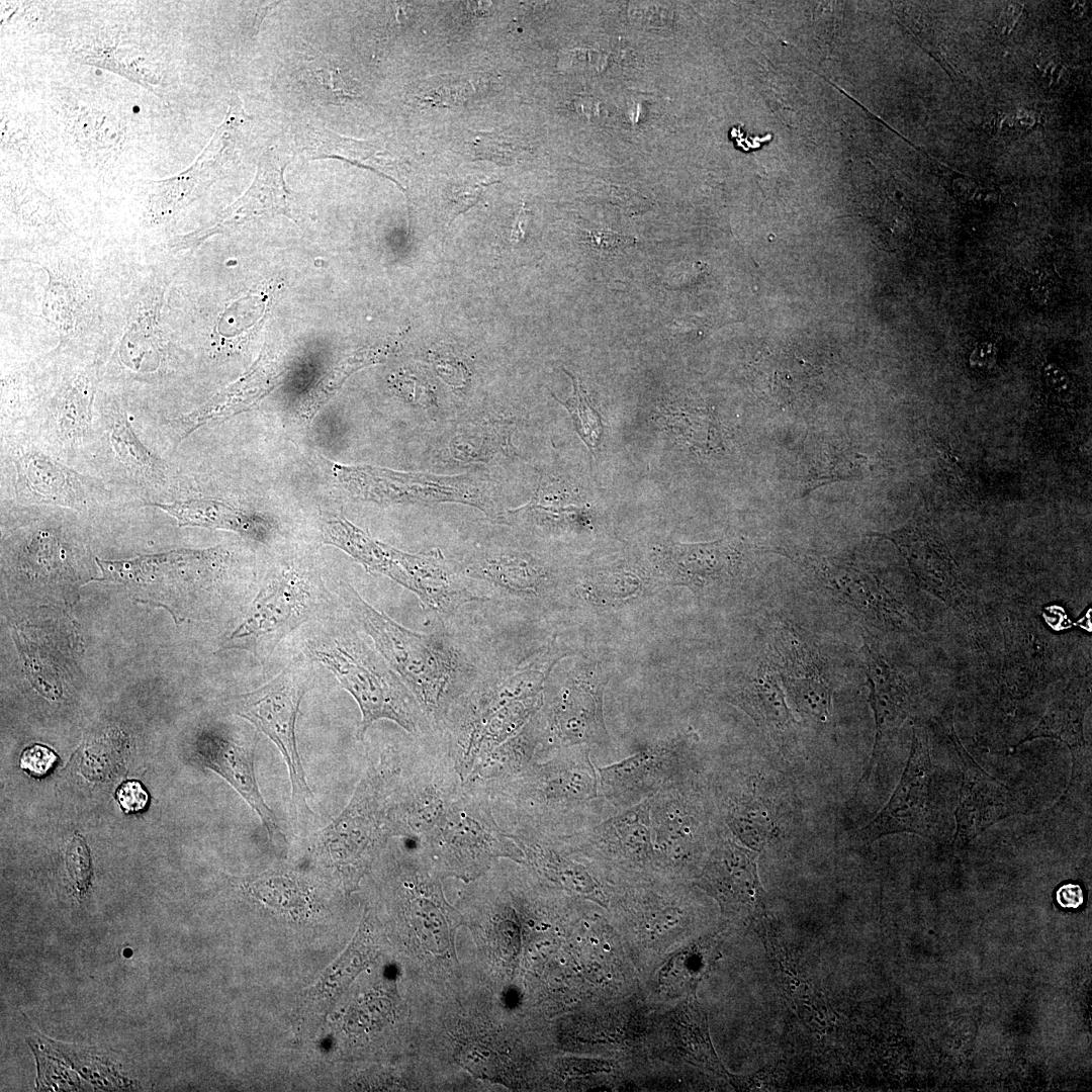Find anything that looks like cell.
<instances>
[{"mask_svg": "<svg viewBox=\"0 0 1092 1092\" xmlns=\"http://www.w3.org/2000/svg\"><path fill=\"white\" fill-rule=\"evenodd\" d=\"M731 548L722 540L708 544L677 545L673 548V581L695 592L724 582L731 575Z\"/></svg>", "mask_w": 1092, "mask_h": 1092, "instance_id": "cell-30", "label": "cell"}, {"mask_svg": "<svg viewBox=\"0 0 1092 1092\" xmlns=\"http://www.w3.org/2000/svg\"><path fill=\"white\" fill-rule=\"evenodd\" d=\"M426 890L408 899V913L416 930L429 948L441 951L448 946V925L439 897Z\"/></svg>", "mask_w": 1092, "mask_h": 1092, "instance_id": "cell-33", "label": "cell"}, {"mask_svg": "<svg viewBox=\"0 0 1092 1092\" xmlns=\"http://www.w3.org/2000/svg\"><path fill=\"white\" fill-rule=\"evenodd\" d=\"M649 804L656 866L686 868L705 855L716 838L702 794L688 772L660 789Z\"/></svg>", "mask_w": 1092, "mask_h": 1092, "instance_id": "cell-9", "label": "cell"}, {"mask_svg": "<svg viewBox=\"0 0 1092 1092\" xmlns=\"http://www.w3.org/2000/svg\"><path fill=\"white\" fill-rule=\"evenodd\" d=\"M949 738L963 768L953 840V845L960 848L969 845L987 828L1021 811L1015 795L978 764L964 748L952 727Z\"/></svg>", "mask_w": 1092, "mask_h": 1092, "instance_id": "cell-16", "label": "cell"}, {"mask_svg": "<svg viewBox=\"0 0 1092 1092\" xmlns=\"http://www.w3.org/2000/svg\"><path fill=\"white\" fill-rule=\"evenodd\" d=\"M93 394L92 385L84 377L76 379L60 394L43 423L53 444L73 451L92 438Z\"/></svg>", "mask_w": 1092, "mask_h": 1092, "instance_id": "cell-25", "label": "cell"}, {"mask_svg": "<svg viewBox=\"0 0 1092 1092\" xmlns=\"http://www.w3.org/2000/svg\"><path fill=\"white\" fill-rule=\"evenodd\" d=\"M116 799L122 810L129 813L144 811L149 804V794L142 783L134 780L123 782L116 791Z\"/></svg>", "mask_w": 1092, "mask_h": 1092, "instance_id": "cell-40", "label": "cell"}, {"mask_svg": "<svg viewBox=\"0 0 1092 1092\" xmlns=\"http://www.w3.org/2000/svg\"><path fill=\"white\" fill-rule=\"evenodd\" d=\"M1091 702L1090 678L1075 677L1050 701L1038 724L1022 739L1052 738L1065 743L1072 755L1069 789L1090 778L1091 747L1084 737V717Z\"/></svg>", "mask_w": 1092, "mask_h": 1092, "instance_id": "cell-19", "label": "cell"}, {"mask_svg": "<svg viewBox=\"0 0 1092 1092\" xmlns=\"http://www.w3.org/2000/svg\"><path fill=\"white\" fill-rule=\"evenodd\" d=\"M874 535L897 546L925 592L962 618L970 620L974 617L973 595L964 583L942 536L930 522L915 518L897 530Z\"/></svg>", "mask_w": 1092, "mask_h": 1092, "instance_id": "cell-12", "label": "cell"}, {"mask_svg": "<svg viewBox=\"0 0 1092 1092\" xmlns=\"http://www.w3.org/2000/svg\"><path fill=\"white\" fill-rule=\"evenodd\" d=\"M105 419V434L114 460L135 482L159 489L166 482L167 465L135 434L127 415L113 408Z\"/></svg>", "mask_w": 1092, "mask_h": 1092, "instance_id": "cell-27", "label": "cell"}, {"mask_svg": "<svg viewBox=\"0 0 1092 1092\" xmlns=\"http://www.w3.org/2000/svg\"><path fill=\"white\" fill-rule=\"evenodd\" d=\"M529 211L525 207H522L518 212L514 226L512 229L510 240L513 244H519L524 240L526 226L529 222Z\"/></svg>", "mask_w": 1092, "mask_h": 1092, "instance_id": "cell-43", "label": "cell"}, {"mask_svg": "<svg viewBox=\"0 0 1092 1092\" xmlns=\"http://www.w3.org/2000/svg\"><path fill=\"white\" fill-rule=\"evenodd\" d=\"M5 442L17 502L81 511L106 498L108 491L99 480L67 466L31 440L11 437Z\"/></svg>", "mask_w": 1092, "mask_h": 1092, "instance_id": "cell-10", "label": "cell"}, {"mask_svg": "<svg viewBox=\"0 0 1092 1092\" xmlns=\"http://www.w3.org/2000/svg\"><path fill=\"white\" fill-rule=\"evenodd\" d=\"M606 678L597 671L579 668L543 703L539 710L545 748L573 745H605L608 732L603 716Z\"/></svg>", "mask_w": 1092, "mask_h": 1092, "instance_id": "cell-11", "label": "cell"}, {"mask_svg": "<svg viewBox=\"0 0 1092 1092\" xmlns=\"http://www.w3.org/2000/svg\"><path fill=\"white\" fill-rule=\"evenodd\" d=\"M515 840L523 849L525 860L549 878L582 896L602 900L598 884L586 869L571 857L572 851L564 842L534 837Z\"/></svg>", "mask_w": 1092, "mask_h": 1092, "instance_id": "cell-29", "label": "cell"}, {"mask_svg": "<svg viewBox=\"0 0 1092 1092\" xmlns=\"http://www.w3.org/2000/svg\"><path fill=\"white\" fill-rule=\"evenodd\" d=\"M1057 903L1065 909H1077L1084 901L1082 888L1077 884H1066L1056 892Z\"/></svg>", "mask_w": 1092, "mask_h": 1092, "instance_id": "cell-41", "label": "cell"}, {"mask_svg": "<svg viewBox=\"0 0 1092 1092\" xmlns=\"http://www.w3.org/2000/svg\"><path fill=\"white\" fill-rule=\"evenodd\" d=\"M994 362L995 349L990 343L981 344L971 356V363L974 366H990Z\"/></svg>", "mask_w": 1092, "mask_h": 1092, "instance_id": "cell-42", "label": "cell"}, {"mask_svg": "<svg viewBox=\"0 0 1092 1092\" xmlns=\"http://www.w3.org/2000/svg\"><path fill=\"white\" fill-rule=\"evenodd\" d=\"M307 687L306 673L294 663L260 688L241 695L236 702L237 714L265 734L281 752L288 768L295 820L311 814L307 804L311 792L296 739V720Z\"/></svg>", "mask_w": 1092, "mask_h": 1092, "instance_id": "cell-6", "label": "cell"}, {"mask_svg": "<svg viewBox=\"0 0 1092 1092\" xmlns=\"http://www.w3.org/2000/svg\"><path fill=\"white\" fill-rule=\"evenodd\" d=\"M828 585L854 608L872 619L892 627H908L909 614L877 579L854 568L825 567Z\"/></svg>", "mask_w": 1092, "mask_h": 1092, "instance_id": "cell-24", "label": "cell"}, {"mask_svg": "<svg viewBox=\"0 0 1092 1092\" xmlns=\"http://www.w3.org/2000/svg\"><path fill=\"white\" fill-rule=\"evenodd\" d=\"M324 538L325 543L345 551L367 571L385 575L403 587H408V578L401 563L402 551L372 539L342 518L327 522Z\"/></svg>", "mask_w": 1092, "mask_h": 1092, "instance_id": "cell-26", "label": "cell"}, {"mask_svg": "<svg viewBox=\"0 0 1092 1092\" xmlns=\"http://www.w3.org/2000/svg\"><path fill=\"white\" fill-rule=\"evenodd\" d=\"M394 786L389 820L392 835L419 846L446 814L463 781L440 746L418 749Z\"/></svg>", "mask_w": 1092, "mask_h": 1092, "instance_id": "cell-7", "label": "cell"}, {"mask_svg": "<svg viewBox=\"0 0 1092 1092\" xmlns=\"http://www.w3.org/2000/svg\"><path fill=\"white\" fill-rule=\"evenodd\" d=\"M564 372L572 381L573 393L565 401L554 397L568 411L572 418L575 431L587 448L593 451L598 447L602 438L604 430L603 420L593 405L580 380L565 369Z\"/></svg>", "mask_w": 1092, "mask_h": 1092, "instance_id": "cell-35", "label": "cell"}, {"mask_svg": "<svg viewBox=\"0 0 1092 1092\" xmlns=\"http://www.w3.org/2000/svg\"><path fill=\"white\" fill-rule=\"evenodd\" d=\"M931 781L928 737L917 724L913 727L910 755L898 786L881 812L854 833L855 842L870 844L882 836L900 832L931 837Z\"/></svg>", "mask_w": 1092, "mask_h": 1092, "instance_id": "cell-13", "label": "cell"}, {"mask_svg": "<svg viewBox=\"0 0 1092 1092\" xmlns=\"http://www.w3.org/2000/svg\"><path fill=\"white\" fill-rule=\"evenodd\" d=\"M524 147L518 140L503 134L481 132L471 143V152L477 159L489 160L498 165H512L518 161Z\"/></svg>", "mask_w": 1092, "mask_h": 1092, "instance_id": "cell-36", "label": "cell"}, {"mask_svg": "<svg viewBox=\"0 0 1092 1092\" xmlns=\"http://www.w3.org/2000/svg\"><path fill=\"white\" fill-rule=\"evenodd\" d=\"M754 852L734 839L717 836L706 855L701 882L723 904L754 900Z\"/></svg>", "mask_w": 1092, "mask_h": 1092, "instance_id": "cell-21", "label": "cell"}, {"mask_svg": "<svg viewBox=\"0 0 1092 1092\" xmlns=\"http://www.w3.org/2000/svg\"><path fill=\"white\" fill-rule=\"evenodd\" d=\"M255 750L253 737H206L199 746L205 765L218 772L243 797L260 818L271 844L283 850L287 845L285 835L257 783Z\"/></svg>", "mask_w": 1092, "mask_h": 1092, "instance_id": "cell-18", "label": "cell"}, {"mask_svg": "<svg viewBox=\"0 0 1092 1092\" xmlns=\"http://www.w3.org/2000/svg\"><path fill=\"white\" fill-rule=\"evenodd\" d=\"M249 890L256 898L279 910L301 911L309 905L306 888L293 877L265 876L253 882Z\"/></svg>", "mask_w": 1092, "mask_h": 1092, "instance_id": "cell-34", "label": "cell"}, {"mask_svg": "<svg viewBox=\"0 0 1092 1092\" xmlns=\"http://www.w3.org/2000/svg\"><path fill=\"white\" fill-rule=\"evenodd\" d=\"M400 759L383 753L359 781L344 810L314 841L317 856L346 883H354L392 835L389 811Z\"/></svg>", "mask_w": 1092, "mask_h": 1092, "instance_id": "cell-4", "label": "cell"}, {"mask_svg": "<svg viewBox=\"0 0 1092 1092\" xmlns=\"http://www.w3.org/2000/svg\"><path fill=\"white\" fill-rule=\"evenodd\" d=\"M57 761L58 756L51 748L41 744H33L22 751L19 765L31 776L39 778L49 774Z\"/></svg>", "mask_w": 1092, "mask_h": 1092, "instance_id": "cell-39", "label": "cell"}, {"mask_svg": "<svg viewBox=\"0 0 1092 1092\" xmlns=\"http://www.w3.org/2000/svg\"><path fill=\"white\" fill-rule=\"evenodd\" d=\"M649 799L560 841L574 853L624 869L655 867Z\"/></svg>", "mask_w": 1092, "mask_h": 1092, "instance_id": "cell-15", "label": "cell"}, {"mask_svg": "<svg viewBox=\"0 0 1092 1092\" xmlns=\"http://www.w3.org/2000/svg\"><path fill=\"white\" fill-rule=\"evenodd\" d=\"M679 738L654 742L618 762L598 768L602 798L622 810L651 798L688 772Z\"/></svg>", "mask_w": 1092, "mask_h": 1092, "instance_id": "cell-14", "label": "cell"}, {"mask_svg": "<svg viewBox=\"0 0 1092 1092\" xmlns=\"http://www.w3.org/2000/svg\"><path fill=\"white\" fill-rule=\"evenodd\" d=\"M66 864L76 888L80 893L86 891L91 877V857L86 841L79 834H75L68 842Z\"/></svg>", "mask_w": 1092, "mask_h": 1092, "instance_id": "cell-37", "label": "cell"}, {"mask_svg": "<svg viewBox=\"0 0 1092 1092\" xmlns=\"http://www.w3.org/2000/svg\"><path fill=\"white\" fill-rule=\"evenodd\" d=\"M286 162L273 154L265 156L249 190L230 209L223 218L226 223H241L265 215L284 214L292 217L290 194L283 180Z\"/></svg>", "mask_w": 1092, "mask_h": 1092, "instance_id": "cell-28", "label": "cell"}, {"mask_svg": "<svg viewBox=\"0 0 1092 1092\" xmlns=\"http://www.w3.org/2000/svg\"><path fill=\"white\" fill-rule=\"evenodd\" d=\"M402 566L408 578V590L423 607L439 616L453 614L461 606L482 601L437 555L403 553Z\"/></svg>", "mask_w": 1092, "mask_h": 1092, "instance_id": "cell-20", "label": "cell"}, {"mask_svg": "<svg viewBox=\"0 0 1092 1092\" xmlns=\"http://www.w3.org/2000/svg\"><path fill=\"white\" fill-rule=\"evenodd\" d=\"M468 573L490 583L496 590L512 595L531 594L537 590L540 576L522 558L499 553H488L469 567Z\"/></svg>", "mask_w": 1092, "mask_h": 1092, "instance_id": "cell-32", "label": "cell"}, {"mask_svg": "<svg viewBox=\"0 0 1092 1092\" xmlns=\"http://www.w3.org/2000/svg\"><path fill=\"white\" fill-rule=\"evenodd\" d=\"M498 181H469L453 185L448 192V213L450 224L455 217L475 206L485 189Z\"/></svg>", "mask_w": 1092, "mask_h": 1092, "instance_id": "cell-38", "label": "cell"}, {"mask_svg": "<svg viewBox=\"0 0 1092 1092\" xmlns=\"http://www.w3.org/2000/svg\"><path fill=\"white\" fill-rule=\"evenodd\" d=\"M488 798L497 823L513 838L553 840L589 826L603 799L585 745L558 748L548 760L533 761Z\"/></svg>", "mask_w": 1092, "mask_h": 1092, "instance_id": "cell-1", "label": "cell"}, {"mask_svg": "<svg viewBox=\"0 0 1092 1092\" xmlns=\"http://www.w3.org/2000/svg\"><path fill=\"white\" fill-rule=\"evenodd\" d=\"M314 603L312 582L303 572L291 568L278 571L261 586L222 648L267 656L309 619Z\"/></svg>", "mask_w": 1092, "mask_h": 1092, "instance_id": "cell-8", "label": "cell"}, {"mask_svg": "<svg viewBox=\"0 0 1092 1092\" xmlns=\"http://www.w3.org/2000/svg\"><path fill=\"white\" fill-rule=\"evenodd\" d=\"M175 518L180 526L220 529L264 542L272 536L273 525L263 517L248 514L216 499H189L173 503L150 502Z\"/></svg>", "mask_w": 1092, "mask_h": 1092, "instance_id": "cell-23", "label": "cell"}, {"mask_svg": "<svg viewBox=\"0 0 1092 1092\" xmlns=\"http://www.w3.org/2000/svg\"><path fill=\"white\" fill-rule=\"evenodd\" d=\"M426 857L455 870L476 871L498 856L521 862L525 854L497 823L489 798L463 785L436 827L418 846Z\"/></svg>", "mask_w": 1092, "mask_h": 1092, "instance_id": "cell-5", "label": "cell"}, {"mask_svg": "<svg viewBox=\"0 0 1092 1092\" xmlns=\"http://www.w3.org/2000/svg\"><path fill=\"white\" fill-rule=\"evenodd\" d=\"M340 595L376 651L417 701L429 728L438 730L453 704L472 688L474 665L446 633H418L368 604L343 583Z\"/></svg>", "mask_w": 1092, "mask_h": 1092, "instance_id": "cell-2", "label": "cell"}, {"mask_svg": "<svg viewBox=\"0 0 1092 1092\" xmlns=\"http://www.w3.org/2000/svg\"><path fill=\"white\" fill-rule=\"evenodd\" d=\"M862 650L870 686L869 700L876 721L872 757L861 777V781H864L892 743L902 723L913 712L917 696L909 679L890 664L867 638Z\"/></svg>", "mask_w": 1092, "mask_h": 1092, "instance_id": "cell-17", "label": "cell"}, {"mask_svg": "<svg viewBox=\"0 0 1092 1092\" xmlns=\"http://www.w3.org/2000/svg\"><path fill=\"white\" fill-rule=\"evenodd\" d=\"M310 656L322 663L354 698L361 721L357 738L362 740L369 727L379 720H390L413 735L428 731L421 709L381 655L370 649L351 630L322 635L306 642Z\"/></svg>", "mask_w": 1092, "mask_h": 1092, "instance_id": "cell-3", "label": "cell"}, {"mask_svg": "<svg viewBox=\"0 0 1092 1092\" xmlns=\"http://www.w3.org/2000/svg\"><path fill=\"white\" fill-rule=\"evenodd\" d=\"M725 822L743 845L759 850L775 831L771 815L760 800L747 792L729 791L724 799Z\"/></svg>", "mask_w": 1092, "mask_h": 1092, "instance_id": "cell-31", "label": "cell"}, {"mask_svg": "<svg viewBox=\"0 0 1092 1092\" xmlns=\"http://www.w3.org/2000/svg\"><path fill=\"white\" fill-rule=\"evenodd\" d=\"M543 741L539 711L514 736L495 747L463 782V785L487 797L521 775L533 761Z\"/></svg>", "mask_w": 1092, "mask_h": 1092, "instance_id": "cell-22", "label": "cell"}]
</instances>
